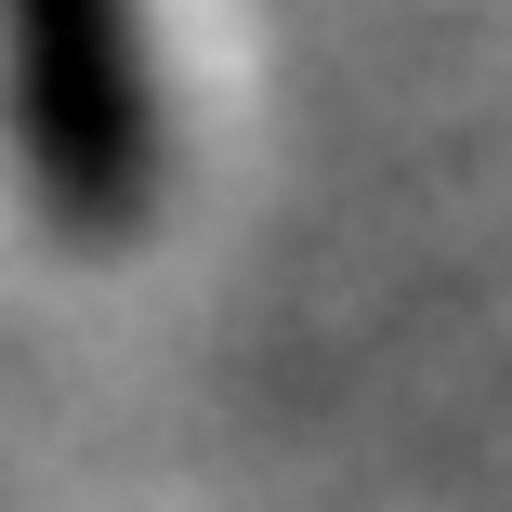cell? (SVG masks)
<instances>
[{
	"instance_id": "6da1fadb",
	"label": "cell",
	"mask_w": 512,
	"mask_h": 512,
	"mask_svg": "<svg viewBox=\"0 0 512 512\" xmlns=\"http://www.w3.org/2000/svg\"><path fill=\"white\" fill-rule=\"evenodd\" d=\"M0 132L53 237H132L171 171L145 0H0Z\"/></svg>"
}]
</instances>
